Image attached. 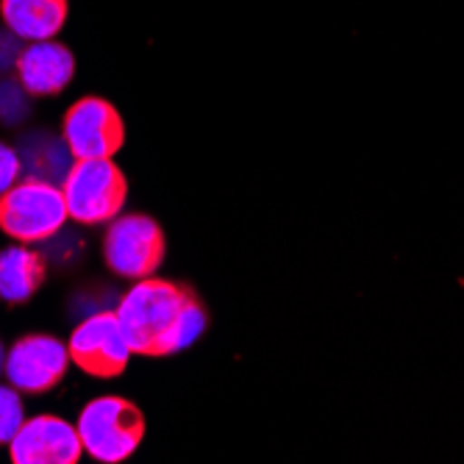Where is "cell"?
Returning <instances> with one entry per match:
<instances>
[{"instance_id":"1","label":"cell","mask_w":464,"mask_h":464,"mask_svg":"<svg viewBox=\"0 0 464 464\" xmlns=\"http://www.w3.org/2000/svg\"><path fill=\"white\" fill-rule=\"evenodd\" d=\"M131 353L173 356L189 348L208 325L200 295L181 281L140 278L114 309Z\"/></svg>"},{"instance_id":"2","label":"cell","mask_w":464,"mask_h":464,"mask_svg":"<svg viewBox=\"0 0 464 464\" xmlns=\"http://www.w3.org/2000/svg\"><path fill=\"white\" fill-rule=\"evenodd\" d=\"M81 448L103 464H120L142 445L145 417L131 401L103 395L90 401L78 414Z\"/></svg>"},{"instance_id":"3","label":"cell","mask_w":464,"mask_h":464,"mask_svg":"<svg viewBox=\"0 0 464 464\" xmlns=\"http://www.w3.org/2000/svg\"><path fill=\"white\" fill-rule=\"evenodd\" d=\"M62 195L70 220L103 226L122 212L129 200V181L111 159H75L62 181Z\"/></svg>"},{"instance_id":"4","label":"cell","mask_w":464,"mask_h":464,"mask_svg":"<svg viewBox=\"0 0 464 464\" xmlns=\"http://www.w3.org/2000/svg\"><path fill=\"white\" fill-rule=\"evenodd\" d=\"M67 218L59 184L25 179L0 195V231L17 242H45L64 228Z\"/></svg>"},{"instance_id":"5","label":"cell","mask_w":464,"mask_h":464,"mask_svg":"<svg viewBox=\"0 0 464 464\" xmlns=\"http://www.w3.org/2000/svg\"><path fill=\"white\" fill-rule=\"evenodd\" d=\"M164 231L148 215H117L103 237V262L120 278H148L164 262Z\"/></svg>"},{"instance_id":"6","label":"cell","mask_w":464,"mask_h":464,"mask_svg":"<svg viewBox=\"0 0 464 464\" xmlns=\"http://www.w3.org/2000/svg\"><path fill=\"white\" fill-rule=\"evenodd\" d=\"M62 137L75 159H111L125 142V122L109 101L81 98L64 111Z\"/></svg>"},{"instance_id":"7","label":"cell","mask_w":464,"mask_h":464,"mask_svg":"<svg viewBox=\"0 0 464 464\" xmlns=\"http://www.w3.org/2000/svg\"><path fill=\"white\" fill-rule=\"evenodd\" d=\"M70 362L92 378H117L129 367L131 348L114 312H95L70 336Z\"/></svg>"},{"instance_id":"8","label":"cell","mask_w":464,"mask_h":464,"mask_svg":"<svg viewBox=\"0 0 464 464\" xmlns=\"http://www.w3.org/2000/svg\"><path fill=\"white\" fill-rule=\"evenodd\" d=\"M70 367V351L51 334H28L6 353L4 372L9 384L28 395L51 392Z\"/></svg>"},{"instance_id":"9","label":"cell","mask_w":464,"mask_h":464,"mask_svg":"<svg viewBox=\"0 0 464 464\" xmlns=\"http://www.w3.org/2000/svg\"><path fill=\"white\" fill-rule=\"evenodd\" d=\"M78 429L59 414H36L23 420V426L9 442L14 464H75L81 459Z\"/></svg>"},{"instance_id":"10","label":"cell","mask_w":464,"mask_h":464,"mask_svg":"<svg viewBox=\"0 0 464 464\" xmlns=\"http://www.w3.org/2000/svg\"><path fill=\"white\" fill-rule=\"evenodd\" d=\"M14 72L28 95H59L62 90H67V83L75 75V56L56 39L28 42V48H23L14 64Z\"/></svg>"},{"instance_id":"11","label":"cell","mask_w":464,"mask_h":464,"mask_svg":"<svg viewBox=\"0 0 464 464\" xmlns=\"http://www.w3.org/2000/svg\"><path fill=\"white\" fill-rule=\"evenodd\" d=\"M67 0H0V17L23 42L53 39L67 23Z\"/></svg>"},{"instance_id":"12","label":"cell","mask_w":464,"mask_h":464,"mask_svg":"<svg viewBox=\"0 0 464 464\" xmlns=\"http://www.w3.org/2000/svg\"><path fill=\"white\" fill-rule=\"evenodd\" d=\"M45 256L25 247V242L0 250V298L6 304H25L45 284Z\"/></svg>"},{"instance_id":"13","label":"cell","mask_w":464,"mask_h":464,"mask_svg":"<svg viewBox=\"0 0 464 464\" xmlns=\"http://www.w3.org/2000/svg\"><path fill=\"white\" fill-rule=\"evenodd\" d=\"M17 153H20L23 173L28 179L51 181V184H59V187H62L64 176L70 173V167L75 161V156L67 148L64 137H56L51 131L25 134L20 140V145H17Z\"/></svg>"},{"instance_id":"14","label":"cell","mask_w":464,"mask_h":464,"mask_svg":"<svg viewBox=\"0 0 464 464\" xmlns=\"http://www.w3.org/2000/svg\"><path fill=\"white\" fill-rule=\"evenodd\" d=\"M25 420V406L20 398V390L12 384H0V445H9L12 437Z\"/></svg>"},{"instance_id":"15","label":"cell","mask_w":464,"mask_h":464,"mask_svg":"<svg viewBox=\"0 0 464 464\" xmlns=\"http://www.w3.org/2000/svg\"><path fill=\"white\" fill-rule=\"evenodd\" d=\"M31 111L28 106V92L23 90V83L14 81H0V120L4 122H17Z\"/></svg>"},{"instance_id":"16","label":"cell","mask_w":464,"mask_h":464,"mask_svg":"<svg viewBox=\"0 0 464 464\" xmlns=\"http://www.w3.org/2000/svg\"><path fill=\"white\" fill-rule=\"evenodd\" d=\"M20 173H23V164H20L17 148L0 142V195L20 181Z\"/></svg>"},{"instance_id":"17","label":"cell","mask_w":464,"mask_h":464,"mask_svg":"<svg viewBox=\"0 0 464 464\" xmlns=\"http://www.w3.org/2000/svg\"><path fill=\"white\" fill-rule=\"evenodd\" d=\"M20 53H23V39L17 34H12L9 28L0 31V70L4 72L14 70Z\"/></svg>"},{"instance_id":"18","label":"cell","mask_w":464,"mask_h":464,"mask_svg":"<svg viewBox=\"0 0 464 464\" xmlns=\"http://www.w3.org/2000/svg\"><path fill=\"white\" fill-rule=\"evenodd\" d=\"M4 364H6V351H4V345H0V372H4Z\"/></svg>"}]
</instances>
